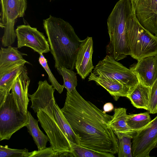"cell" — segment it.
<instances>
[{"label": "cell", "instance_id": "6da1fadb", "mask_svg": "<svg viewBox=\"0 0 157 157\" xmlns=\"http://www.w3.org/2000/svg\"><path fill=\"white\" fill-rule=\"evenodd\" d=\"M61 110L79 137L80 146L102 152L117 153V139L108 124L112 116L85 99L76 89L67 92Z\"/></svg>", "mask_w": 157, "mask_h": 157}, {"label": "cell", "instance_id": "7a4b0ae2", "mask_svg": "<svg viewBox=\"0 0 157 157\" xmlns=\"http://www.w3.org/2000/svg\"><path fill=\"white\" fill-rule=\"evenodd\" d=\"M43 25L56 68L73 70L81 40L71 25L62 19L50 15Z\"/></svg>", "mask_w": 157, "mask_h": 157}, {"label": "cell", "instance_id": "3957f363", "mask_svg": "<svg viewBox=\"0 0 157 157\" xmlns=\"http://www.w3.org/2000/svg\"><path fill=\"white\" fill-rule=\"evenodd\" d=\"M38 84L35 92L28 94L32 102L30 107L37 113L39 121L49 138L51 147L56 151L71 152L73 144L62 132L54 117L55 89L46 80L40 81Z\"/></svg>", "mask_w": 157, "mask_h": 157}, {"label": "cell", "instance_id": "277c9868", "mask_svg": "<svg viewBox=\"0 0 157 157\" xmlns=\"http://www.w3.org/2000/svg\"><path fill=\"white\" fill-rule=\"evenodd\" d=\"M131 0H119L116 4L107 21L110 41L106 47L107 55L117 61L129 55L126 42V25L132 12Z\"/></svg>", "mask_w": 157, "mask_h": 157}, {"label": "cell", "instance_id": "5b68a950", "mask_svg": "<svg viewBox=\"0 0 157 157\" xmlns=\"http://www.w3.org/2000/svg\"><path fill=\"white\" fill-rule=\"evenodd\" d=\"M126 39L129 55L137 61L157 55V36L144 28L133 12L127 21Z\"/></svg>", "mask_w": 157, "mask_h": 157}, {"label": "cell", "instance_id": "8992f818", "mask_svg": "<svg viewBox=\"0 0 157 157\" xmlns=\"http://www.w3.org/2000/svg\"><path fill=\"white\" fill-rule=\"evenodd\" d=\"M28 123L27 114L20 111L12 94L9 93L0 105V141L9 140Z\"/></svg>", "mask_w": 157, "mask_h": 157}, {"label": "cell", "instance_id": "52a82bcc", "mask_svg": "<svg viewBox=\"0 0 157 157\" xmlns=\"http://www.w3.org/2000/svg\"><path fill=\"white\" fill-rule=\"evenodd\" d=\"M0 27L4 29L2 38V45L11 46L15 42L16 34L14 30L16 20L24 16L27 8V0H0Z\"/></svg>", "mask_w": 157, "mask_h": 157}, {"label": "cell", "instance_id": "ba28073f", "mask_svg": "<svg viewBox=\"0 0 157 157\" xmlns=\"http://www.w3.org/2000/svg\"><path fill=\"white\" fill-rule=\"evenodd\" d=\"M92 72L96 75L119 82L128 87L131 90L139 82L131 70L107 55L99 61Z\"/></svg>", "mask_w": 157, "mask_h": 157}, {"label": "cell", "instance_id": "9c48e42d", "mask_svg": "<svg viewBox=\"0 0 157 157\" xmlns=\"http://www.w3.org/2000/svg\"><path fill=\"white\" fill-rule=\"evenodd\" d=\"M157 142V116L136 132L132 141L133 157H149Z\"/></svg>", "mask_w": 157, "mask_h": 157}, {"label": "cell", "instance_id": "30bf717a", "mask_svg": "<svg viewBox=\"0 0 157 157\" xmlns=\"http://www.w3.org/2000/svg\"><path fill=\"white\" fill-rule=\"evenodd\" d=\"M15 31L18 48L27 47L39 54L50 51L49 45L45 36L36 28L29 25H22L18 26Z\"/></svg>", "mask_w": 157, "mask_h": 157}, {"label": "cell", "instance_id": "8fae6325", "mask_svg": "<svg viewBox=\"0 0 157 157\" xmlns=\"http://www.w3.org/2000/svg\"><path fill=\"white\" fill-rule=\"evenodd\" d=\"M135 14L144 28L157 36V0H138Z\"/></svg>", "mask_w": 157, "mask_h": 157}, {"label": "cell", "instance_id": "7c38bea8", "mask_svg": "<svg viewBox=\"0 0 157 157\" xmlns=\"http://www.w3.org/2000/svg\"><path fill=\"white\" fill-rule=\"evenodd\" d=\"M129 69L135 74L139 82L151 87L157 79V59L153 56L143 58L131 65Z\"/></svg>", "mask_w": 157, "mask_h": 157}, {"label": "cell", "instance_id": "4fadbf2b", "mask_svg": "<svg viewBox=\"0 0 157 157\" xmlns=\"http://www.w3.org/2000/svg\"><path fill=\"white\" fill-rule=\"evenodd\" d=\"M93 42L91 37L81 40L77 52L75 67L77 73L84 79L94 69L92 57Z\"/></svg>", "mask_w": 157, "mask_h": 157}, {"label": "cell", "instance_id": "5bb4252c", "mask_svg": "<svg viewBox=\"0 0 157 157\" xmlns=\"http://www.w3.org/2000/svg\"><path fill=\"white\" fill-rule=\"evenodd\" d=\"M30 82L27 68L25 65L15 79L11 90V93L20 111L25 114H27L30 100L28 95Z\"/></svg>", "mask_w": 157, "mask_h": 157}, {"label": "cell", "instance_id": "9a60e30c", "mask_svg": "<svg viewBox=\"0 0 157 157\" xmlns=\"http://www.w3.org/2000/svg\"><path fill=\"white\" fill-rule=\"evenodd\" d=\"M88 79V81H94L105 89L116 101L120 97H127L131 91L128 87L119 82L96 75L92 72Z\"/></svg>", "mask_w": 157, "mask_h": 157}, {"label": "cell", "instance_id": "2e32d148", "mask_svg": "<svg viewBox=\"0 0 157 157\" xmlns=\"http://www.w3.org/2000/svg\"><path fill=\"white\" fill-rule=\"evenodd\" d=\"M25 63L23 62L13 66L0 72V104L10 93L15 79Z\"/></svg>", "mask_w": 157, "mask_h": 157}, {"label": "cell", "instance_id": "e0dca14e", "mask_svg": "<svg viewBox=\"0 0 157 157\" xmlns=\"http://www.w3.org/2000/svg\"><path fill=\"white\" fill-rule=\"evenodd\" d=\"M151 88L139 82L127 96L133 105L148 111Z\"/></svg>", "mask_w": 157, "mask_h": 157}, {"label": "cell", "instance_id": "ac0fdd59", "mask_svg": "<svg viewBox=\"0 0 157 157\" xmlns=\"http://www.w3.org/2000/svg\"><path fill=\"white\" fill-rule=\"evenodd\" d=\"M17 47L10 46L7 48L1 47L0 50V72L18 63L26 62L30 63L23 58V56H27L21 52Z\"/></svg>", "mask_w": 157, "mask_h": 157}, {"label": "cell", "instance_id": "d6986e66", "mask_svg": "<svg viewBox=\"0 0 157 157\" xmlns=\"http://www.w3.org/2000/svg\"><path fill=\"white\" fill-rule=\"evenodd\" d=\"M127 109L123 107L115 108L114 113L108 124L115 133H121L133 136L136 132L132 130L127 123Z\"/></svg>", "mask_w": 157, "mask_h": 157}, {"label": "cell", "instance_id": "ffe728a7", "mask_svg": "<svg viewBox=\"0 0 157 157\" xmlns=\"http://www.w3.org/2000/svg\"><path fill=\"white\" fill-rule=\"evenodd\" d=\"M27 114L29 123L26 127L28 131L33 137L38 150L43 149L46 147L47 144L49 140V138L40 129L38 125V120L34 119L29 111H28Z\"/></svg>", "mask_w": 157, "mask_h": 157}, {"label": "cell", "instance_id": "44dd1931", "mask_svg": "<svg viewBox=\"0 0 157 157\" xmlns=\"http://www.w3.org/2000/svg\"><path fill=\"white\" fill-rule=\"evenodd\" d=\"M55 119L62 132L72 143L80 145L79 137L74 132L56 101L53 106Z\"/></svg>", "mask_w": 157, "mask_h": 157}, {"label": "cell", "instance_id": "7402d4cb", "mask_svg": "<svg viewBox=\"0 0 157 157\" xmlns=\"http://www.w3.org/2000/svg\"><path fill=\"white\" fill-rule=\"evenodd\" d=\"M150 113L148 111L128 114L127 123L132 130L136 132L144 127L151 121Z\"/></svg>", "mask_w": 157, "mask_h": 157}, {"label": "cell", "instance_id": "603a6c76", "mask_svg": "<svg viewBox=\"0 0 157 157\" xmlns=\"http://www.w3.org/2000/svg\"><path fill=\"white\" fill-rule=\"evenodd\" d=\"M117 139V151L118 157H133L132 142L133 136L121 133L115 134Z\"/></svg>", "mask_w": 157, "mask_h": 157}, {"label": "cell", "instance_id": "cb8c5ba5", "mask_svg": "<svg viewBox=\"0 0 157 157\" xmlns=\"http://www.w3.org/2000/svg\"><path fill=\"white\" fill-rule=\"evenodd\" d=\"M57 71L63 78V86L67 90V92L70 93L76 89L77 86V79L76 73L72 70L64 67L56 69Z\"/></svg>", "mask_w": 157, "mask_h": 157}, {"label": "cell", "instance_id": "d4e9b609", "mask_svg": "<svg viewBox=\"0 0 157 157\" xmlns=\"http://www.w3.org/2000/svg\"><path fill=\"white\" fill-rule=\"evenodd\" d=\"M73 157H114V155L94 151L73 144L72 146Z\"/></svg>", "mask_w": 157, "mask_h": 157}, {"label": "cell", "instance_id": "484cf974", "mask_svg": "<svg viewBox=\"0 0 157 157\" xmlns=\"http://www.w3.org/2000/svg\"><path fill=\"white\" fill-rule=\"evenodd\" d=\"M39 55V63L47 73L49 82L55 89L59 93L61 94L64 88L63 85H60L53 75L48 66L47 60L43 54L41 53Z\"/></svg>", "mask_w": 157, "mask_h": 157}, {"label": "cell", "instance_id": "4316f807", "mask_svg": "<svg viewBox=\"0 0 157 157\" xmlns=\"http://www.w3.org/2000/svg\"><path fill=\"white\" fill-rule=\"evenodd\" d=\"M31 152L28 149H12L7 145H0V157H30Z\"/></svg>", "mask_w": 157, "mask_h": 157}, {"label": "cell", "instance_id": "83f0119b", "mask_svg": "<svg viewBox=\"0 0 157 157\" xmlns=\"http://www.w3.org/2000/svg\"><path fill=\"white\" fill-rule=\"evenodd\" d=\"M30 157H66L67 152H61L55 151L51 147L40 150L31 152Z\"/></svg>", "mask_w": 157, "mask_h": 157}, {"label": "cell", "instance_id": "f1b7e54d", "mask_svg": "<svg viewBox=\"0 0 157 157\" xmlns=\"http://www.w3.org/2000/svg\"><path fill=\"white\" fill-rule=\"evenodd\" d=\"M148 111L150 113H157V79L151 86Z\"/></svg>", "mask_w": 157, "mask_h": 157}, {"label": "cell", "instance_id": "f546056e", "mask_svg": "<svg viewBox=\"0 0 157 157\" xmlns=\"http://www.w3.org/2000/svg\"><path fill=\"white\" fill-rule=\"evenodd\" d=\"M114 109V106L113 104L111 102L106 103L103 106V111L105 113L111 111Z\"/></svg>", "mask_w": 157, "mask_h": 157}, {"label": "cell", "instance_id": "4dcf8cb0", "mask_svg": "<svg viewBox=\"0 0 157 157\" xmlns=\"http://www.w3.org/2000/svg\"><path fill=\"white\" fill-rule=\"evenodd\" d=\"M132 7L133 13L135 14L137 4L138 0H131Z\"/></svg>", "mask_w": 157, "mask_h": 157}, {"label": "cell", "instance_id": "1f68e13d", "mask_svg": "<svg viewBox=\"0 0 157 157\" xmlns=\"http://www.w3.org/2000/svg\"><path fill=\"white\" fill-rule=\"evenodd\" d=\"M155 147H157V143L156 144V145H155Z\"/></svg>", "mask_w": 157, "mask_h": 157}, {"label": "cell", "instance_id": "d6a6232c", "mask_svg": "<svg viewBox=\"0 0 157 157\" xmlns=\"http://www.w3.org/2000/svg\"><path fill=\"white\" fill-rule=\"evenodd\" d=\"M156 56L157 59V55Z\"/></svg>", "mask_w": 157, "mask_h": 157}, {"label": "cell", "instance_id": "836d02e7", "mask_svg": "<svg viewBox=\"0 0 157 157\" xmlns=\"http://www.w3.org/2000/svg\"><path fill=\"white\" fill-rule=\"evenodd\" d=\"M50 0L51 1V0Z\"/></svg>", "mask_w": 157, "mask_h": 157}]
</instances>
